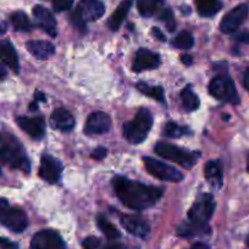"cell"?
Here are the masks:
<instances>
[{
	"mask_svg": "<svg viewBox=\"0 0 249 249\" xmlns=\"http://www.w3.org/2000/svg\"><path fill=\"white\" fill-rule=\"evenodd\" d=\"M160 65V57L158 53H153L146 49H139L136 53L133 62L134 72H142V71L155 70Z\"/></svg>",
	"mask_w": 249,
	"mask_h": 249,
	"instance_id": "15",
	"label": "cell"
},
{
	"mask_svg": "<svg viewBox=\"0 0 249 249\" xmlns=\"http://www.w3.org/2000/svg\"><path fill=\"white\" fill-rule=\"evenodd\" d=\"M153 125V116L146 108H141L131 122L124 124V135L128 142L138 145L143 142Z\"/></svg>",
	"mask_w": 249,
	"mask_h": 249,
	"instance_id": "4",
	"label": "cell"
},
{
	"mask_svg": "<svg viewBox=\"0 0 249 249\" xmlns=\"http://www.w3.org/2000/svg\"><path fill=\"white\" fill-rule=\"evenodd\" d=\"M0 58L2 62L11 68L14 72H19L20 63H19V56H17L16 50H15L14 45L10 43L9 40L0 41Z\"/></svg>",
	"mask_w": 249,
	"mask_h": 249,
	"instance_id": "20",
	"label": "cell"
},
{
	"mask_svg": "<svg viewBox=\"0 0 249 249\" xmlns=\"http://www.w3.org/2000/svg\"><path fill=\"white\" fill-rule=\"evenodd\" d=\"M120 223L124 226V230L131 235L136 236L138 238H146L149 235V225L136 215H122L120 218Z\"/></svg>",
	"mask_w": 249,
	"mask_h": 249,
	"instance_id": "16",
	"label": "cell"
},
{
	"mask_svg": "<svg viewBox=\"0 0 249 249\" xmlns=\"http://www.w3.org/2000/svg\"><path fill=\"white\" fill-rule=\"evenodd\" d=\"M50 125L60 131H70L75 126V118L65 108H56L50 116Z\"/></svg>",
	"mask_w": 249,
	"mask_h": 249,
	"instance_id": "18",
	"label": "cell"
},
{
	"mask_svg": "<svg viewBox=\"0 0 249 249\" xmlns=\"http://www.w3.org/2000/svg\"><path fill=\"white\" fill-rule=\"evenodd\" d=\"M158 17L159 19H161V21L166 24L168 31L172 32L173 29H175V17H173L172 11H171L170 9L164 7V9L158 14Z\"/></svg>",
	"mask_w": 249,
	"mask_h": 249,
	"instance_id": "31",
	"label": "cell"
},
{
	"mask_svg": "<svg viewBox=\"0 0 249 249\" xmlns=\"http://www.w3.org/2000/svg\"><path fill=\"white\" fill-rule=\"evenodd\" d=\"M111 126V119L105 112H94L88 117L84 125V133L87 135H100L109 131Z\"/></svg>",
	"mask_w": 249,
	"mask_h": 249,
	"instance_id": "13",
	"label": "cell"
},
{
	"mask_svg": "<svg viewBox=\"0 0 249 249\" xmlns=\"http://www.w3.org/2000/svg\"><path fill=\"white\" fill-rule=\"evenodd\" d=\"M71 22H72V24L75 26V28H77L80 32H82V33H85V32H87L85 23L82 21V19H81V17L78 16V14L76 12V10L72 12V15H71Z\"/></svg>",
	"mask_w": 249,
	"mask_h": 249,
	"instance_id": "33",
	"label": "cell"
},
{
	"mask_svg": "<svg viewBox=\"0 0 249 249\" xmlns=\"http://www.w3.org/2000/svg\"><path fill=\"white\" fill-rule=\"evenodd\" d=\"M62 172V165L49 155H43L41 160V167H39V177L50 184H55L59 181Z\"/></svg>",
	"mask_w": 249,
	"mask_h": 249,
	"instance_id": "11",
	"label": "cell"
},
{
	"mask_svg": "<svg viewBox=\"0 0 249 249\" xmlns=\"http://www.w3.org/2000/svg\"><path fill=\"white\" fill-rule=\"evenodd\" d=\"M209 92L222 102H227L231 105L239 104V96L237 92L236 85L233 80L226 75H219L212 78L209 84Z\"/></svg>",
	"mask_w": 249,
	"mask_h": 249,
	"instance_id": "7",
	"label": "cell"
},
{
	"mask_svg": "<svg viewBox=\"0 0 249 249\" xmlns=\"http://www.w3.org/2000/svg\"><path fill=\"white\" fill-rule=\"evenodd\" d=\"M181 100H182V105L186 111L193 112L199 108V97L197 96V94L190 88H186V89L182 90V92H181Z\"/></svg>",
	"mask_w": 249,
	"mask_h": 249,
	"instance_id": "25",
	"label": "cell"
},
{
	"mask_svg": "<svg viewBox=\"0 0 249 249\" xmlns=\"http://www.w3.org/2000/svg\"><path fill=\"white\" fill-rule=\"evenodd\" d=\"M83 248L84 249H107V246L103 245L102 241L98 237H87L83 241Z\"/></svg>",
	"mask_w": 249,
	"mask_h": 249,
	"instance_id": "32",
	"label": "cell"
},
{
	"mask_svg": "<svg viewBox=\"0 0 249 249\" xmlns=\"http://www.w3.org/2000/svg\"><path fill=\"white\" fill-rule=\"evenodd\" d=\"M151 33H153L154 36H155L156 38H158L160 41H165V39H166L165 36H164L163 32H161L159 28H156V27H154V28L151 29Z\"/></svg>",
	"mask_w": 249,
	"mask_h": 249,
	"instance_id": "38",
	"label": "cell"
},
{
	"mask_svg": "<svg viewBox=\"0 0 249 249\" xmlns=\"http://www.w3.org/2000/svg\"><path fill=\"white\" fill-rule=\"evenodd\" d=\"M137 89H138L142 94L146 95V96L151 97V99L156 100V101H165V97H164V89L161 87H153V85H149L146 84V83L141 82L137 84Z\"/></svg>",
	"mask_w": 249,
	"mask_h": 249,
	"instance_id": "28",
	"label": "cell"
},
{
	"mask_svg": "<svg viewBox=\"0 0 249 249\" xmlns=\"http://www.w3.org/2000/svg\"><path fill=\"white\" fill-rule=\"evenodd\" d=\"M172 45L177 49L187 50L194 45V38L188 31H183L176 36V38L172 40Z\"/></svg>",
	"mask_w": 249,
	"mask_h": 249,
	"instance_id": "30",
	"label": "cell"
},
{
	"mask_svg": "<svg viewBox=\"0 0 249 249\" xmlns=\"http://www.w3.org/2000/svg\"><path fill=\"white\" fill-rule=\"evenodd\" d=\"M137 9L143 17H151L164 9V0H137Z\"/></svg>",
	"mask_w": 249,
	"mask_h": 249,
	"instance_id": "23",
	"label": "cell"
},
{
	"mask_svg": "<svg viewBox=\"0 0 249 249\" xmlns=\"http://www.w3.org/2000/svg\"><path fill=\"white\" fill-rule=\"evenodd\" d=\"M107 249H126L122 245H119V243H112V245L107 246Z\"/></svg>",
	"mask_w": 249,
	"mask_h": 249,
	"instance_id": "42",
	"label": "cell"
},
{
	"mask_svg": "<svg viewBox=\"0 0 249 249\" xmlns=\"http://www.w3.org/2000/svg\"><path fill=\"white\" fill-rule=\"evenodd\" d=\"M20 128L34 140H41L45 133V122L42 117H19L16 119Z\"/></svg>",
	"mask_w": 249,
	"mask_h": 249,
	"instance_id": "14",
	"label": "cell"
},
{
	"mask_svg": "<svg viewBox=\"0 0 249 249\" xmlns=\"http://www.w3.org/2000/svg\"><path fill=\"white\" fill-rule=\"evenodd\" d=\"M247 170L249 173V156H248V160H247Z\"/></svg>",
	"mask_w": 249,
	"mask_h": 249,
	"instance_id": "43",
	"label": "cell"
},
{
	"mask_svg": "<svg viewBox=\"0 0 249 249\" xmlns=\"http://www.w3.org/2000/svg\"><path fill=\"white\" fill-rule=\"evenodd\" d=\"M243 84H244V88H246V89L249 91V68H247V71L244 72Z\"/></svg>",
	"mask_w": 249,
	"mask_h": 249,
	"instance_id": "39",
	"label": "cell"
},
{
	"mask_svg": "<svg viewBox=\"0 0 249 249\" xmlns=\"http://www.w3.org/2000/svg\"><path fill=\"white\" fill-rule=\"evenodd\" d=\"M0 160L26 174L31 170V163L23 146L16 136L7 131H0Z\"/></svg>",
	"mask_w": 249,
	"mask_h": 249,
	"instance_id": "3",
	"label": "cell"
},
{
	"mask_svg": "<svg viewBox=\"0 0 249 249\" xmlns=\"http://www.w3.org/2000/svg\"><path fill=\"white\" fill-rule=\"evenodd\" d=\"M248 4H241L236 6L225 15L224 18L221 19V23H220V29L226 34H231L236 32L242 26V23L246 21V18L248 17Z\"/></svg>",
	"mask_w": 249,
	"mask_h": 249,
	"instance_id": "9",
	"label": "cell"
},
{
	"mask_svg": "<svg viewBox=\"0 0 249 249\" xmlns=\"http://www.w3.org/2000/svg\"><path fill=\"white\" fill-rule=\"evenodd\" d=\"M143 162L144 165H145L146 172L153 175L154 178H156V179L171 182H180L183 180L182 173L176 169V168L171 167V165L159 162V160L150 157H144Z\"/></svg>",
	"mask_w": 249,
	"mask_h": 249,
	"instance_id": "8",
	"label": "cell"
},
{
	"mask_svg": "<svg viewBox=\"0 0 249 249\" xmlns=\"http://www.w3.org/2000/svg\"><path fill=\"white\" fill-rule=\"evenodd\" d=\"M215 211V201L211 195L202 194L194 202L192 208L188 212L189 223L182 224L178 229L180 236H194L203 233L204 231H209L208 221L211 218Z\"/></svg>",
	"mask_w": 249,
	"mask_h": 249,
	"instance_id": "2",
	"label": "cell"
},
{
	"mask_svg": "<svg viewBox=\"0 0 249 249\" xmlns=\"http://www.w3.org/2000/svg\"><path fill=\"white\" fill-rule=\"evenodd\" d=\"M26 48L29 53L39 60H45L55 53L53 44L46 40H31L26 44Z\"/></svg>",
	"mask_w": 249,
	"mask_h": 249,
	"instance_id": "21",
	"label": "cell"
},
{
	"mask_svg": "<svg viewBox=\"0 0 249 249\" xmlns=\"http://www.w3.org/2000/svg\"><path fill=\"white\" fill-rule=\"evenodd\" d=\"M247 246H248V247H249V238H248V240H247Z\"/></svg>",
	"mask_w": 249,
	"mask_h": 249,
	"instance_id": "44",
	"label": "cell"
},
{
	"mask_svg": "<svg viewBox=\"0 0 249 249\" xmlns=\"http://www.w3.org/2000/svg\"><path fill=\"white\" fill-rule=\"evenodd\" d=\"M198 14L203 17H212L221 10L220 0H195Z\"/></svg>",
	"mask_w": 249,
	"mask_h": 249,
	"instance_id": "24",
	"label": "cell"
},
{
	"mask_svg": "<svg viewBox=\"0 0 249 249\" xmlns=\"http://www.w3.org/2000/svg\"><path fill=\"white\" fill-rule=\"evenodd\" d=\"M163 134L165 136H167V138L177 139L181 138V136L190 135L192 131H190V129H188L187 126L178 125L175 122H168V123H166V125L164 126Z\"/></svg>",
	"mask_w": 249,
	"mask_h": 249,
	"instance_id": "29",
	"label": "cell"
},
{
	"mask_svg": "<svg viewBox=\"0 0 249 249\" xmlns=\"http://www.w3.org/2000/svg\"><path fill=\"white\" fill-rule=\"evenodd\" d=\"M32 249H62V240L56 231L43 230L33 236Z\"/></svg>",
	"mask_w": 249,
	"mask_h": 249,
	"instance_id": "12",
	"label": "cell"
},
{
	"mask_svg": "<svg viewBox=\"0 0 249 249\" xmlns=\"http://www.w3.org/2000/svg\"><path fill=\"white\" fill-rule=\"evenodd\" d=\"M0 248L1 249H19V246L5 237H0Z\"/></svg>",
	"mask_w": 249,
	"mask_h": 249,
	"instance_id": "35",
	"label": "cell"
},
{
	"mask_svg": "<svg viewBox=\"0 0 249 249\" xmlns=\"http://www.w3.org/2000/svg\"><path fill=\"white\" fill-rule=\"evenodd\" d=\"M156 155L160 157L165 158V160H170V162L177 163L181 167L186 168V169H190L193 165L197 162L198 155L193 152H188V151L178 148L176 146L170 145L166 142H159L156 143L155 148H154Z\"/></svg>",
	"mask_w": 249,
	"mask_h": 249,
	"instance_id": "6",
	"label": "cell"
},
{
	"mask_svg": "<svg viewBox=\"0 0 249 249\" xmlns=\"http://www.w3.org/2000/svg\"><path fill=\"white\" fill-rule=\"evenodd\" d=\"M33 16L39 28L43 29L50 36H56V34H58L56 21L49 10H46L44 6H41V5H37L33 7Z\"/></svg>",
	"mask_w": 249,
	"mask_h": 249,
	"instance_id": "17",
	"label": "cell"
},
{
	"mask_svg": "<svg viewBox=\"0 0 249 249\" xmlns=\"http://www.w3.org/2000/svg\"><path fill=\"white\" fill-rule=\"evenodd\" d=\"M6 74H7V70L5 68V66L2 65V63H0V79L6 77Z\"/></svg>",
	"mask_w": 249,
	"mask_h": 249,
	"instance_id": "41",
	"label": "cell"
},
{
	"mask_svg": "<svg viewBox=\"0 0 249 249\" xmlns=\"http://www.w3.org/2000/svg\"><path fill=\"white\" fill-rule=\"evenodd\" d=\"M205 179L214 189H221L224 182V168L220 160H209L204 168Z\"/></svg>",
	"mask_w": 249,
	"mask_h": 249,
	"instance_id": "19",
	"label": "cell"
},
{
	"mask_svg": "<svg viewBox=\"0 0 249 249\" xmlns=\"http://www.w3.org/2000/svg\"><path fill=\"white\" fill-rule=\"evenodd\" d=\"M73 1L75 0H53L54 9L56 11H66V10H68L72 6Z\"/></svg>",
	"mask_w": 249,
	"mask_h": 249,
	"instance_id": "34",
	"label": "cell"
},
{
	"mask_svg": "<svg viewBox=\"0 0 249 249\" xmlns=\"http://www.w3.org/2000/svg\"><path fill=\"white\" fill-rule=\"evenodd\" d=\"M106 153H107L106 148H104V147H98V148H95V150L92 152V158H93V160H102L103 158H105V156H106Z\"/></svg>",
	"mask_w": 249,
	"mask_h": 249,
	"instance_id": "36",
	"label": "cell"
},
{
	"mask_svg": "<svg viewBox=\"0 0 249 249\" xmlns=\"http://www.w3.org/2000/svg\"><path fill=\"white\" fill-rule=\"evenodd\" d=\"M132 1H133V0H124V1L119 5V7L115 10V12L111 15L109 21H107V26H109V28L111 29V31L115 32L120 28V26L122 24L124 19L126 18L129 9H131Z\"/></svg>",
	"mask_w": 249,
	"mask_h": 249,
	"instance_id": "22",
	"label": "cell"
},
{
	"mask_svg": "<svg viewBox=\"0 0 249 249\" xmlns=\"http://www.w3.org/2000/svg\"><path fill=\"white\" fill-rule=\"evenodd\" d=\"M10 21H11L14 28L19 32H29L32 29V23L29 22V18L22 11H16L11 14Z\"/></svg>",
	"mask_w": 249,
	"mask_h": 249,
	"instance_id": "27",
	"label": "cell"
},
{
	"mask_svg": "<svg viewBox=\"0 0 249 249\" xmlns=\"http://www.w3.org/2000/svg\"><path fill=\"white\" fill-rule=\"evenodd\" d=\"M76 12L84 23L99 19L104 15L105 6L100 0H81Z\"/></svg>",
	"mask_w": 249,
	"mask_h": 249,
	"instance_id": "10",
	"label": "cell"
},
{
	"mask_svg": "<svg viewBox=\"0 0 249 249\" xmlns=\"http://www.w3.org/2000/svg\"><path fill=\"white\" fill-rule=\"evenodd\" d=\"M181 61H182V62L185 63V65L189 66V65H192V62H193V57H190L189 55H183V56H182V58H181Z\"/></svg>",
	"mask_w": 249,
	"mask_h": 249,
	"instance_id": "40",
	"label": "cell"
},
{
	"mask_svg": "<svg viewBox=\"0 0 249 249\" xmlns=\"http://www.w3.org/2000/svg\"><path fill=\"white\" fill-rule=\"evenodd\" d=\"M234 38H236L238 41H242V43L249 44V33H248V32H243V33L237 34Z\"/></svg>",
	"mask_w": 249,
	"mask_h": 249,
	"instance_id": "37",
	"label": "cell"
},
{
	"mask_svg": "<svg viewBox=\"0 0 249 249\" xmlns=\"http://www.w3.org/2000/svg\"><path fill=\"white\" fill-rule=\"evenodd\" d=\"M0 223L14 232H23L28 226V219L24 212L17 207L10 206L7 199H0Z\"/></svg>",
	"mask_w": 249,
	"mask_h": 249,
	"instance_id": "5",
	"label": "cell"
},
{
	"mask_svg": "<svg viewBox=\"0 0 249 249\" xmlns=\"http://www.w3.org/2000/svg\"><path fill=\"white\" fill-rule=\"evenodd\" d=\"M112 187L120 201L133 211L150 208L163 196V190L138 181H132L124 177H115L112 179Z\"/></svg>",
	"mask_w": 249,
	"mask_h": 249,
	"instance_id": "1",
	"label": "cell"
},
{
	"mask_svg": "<svg viewBox=\"0 0 249 249\" xmlns=\"http://www.w3.org/2000/svg\"><path fill=\"white\" fill-rule=\"evenodd\" d=\"M97 224H98V228H99V230L102 231V232L104 233V235L106 236L109 240H119V238L121 237V233H120V231L117 230V229L115 228V226L112 225V224L110 223V221L107 220L105 216H103V215L98 216Z\"/></svg>",
	"mask_w": 249,
	"mask_h": 249,
	"instance_id": "26",
	"label": "cell"
}]
</instances>
